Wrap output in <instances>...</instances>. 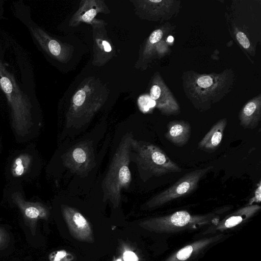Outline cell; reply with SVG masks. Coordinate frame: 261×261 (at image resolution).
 I'll return each mask as SVG.
<instances>
[{
	"mask_svg": "<svg viewBox=\"0 0 261 261\" xmlns=\"http://www.w3.org/2000/svg\"><path fill=\"white\" fill-rule=\"evenodd\" d=\"M138 101L140 110L143 112H146L155 106L154 101L148 95L140 96Z\"/></svg>",
	"mask_w": 261,
	"mask_h": 261,
	"instance_id": "obj_21",
	"label": "cell"
},
{
	"mask_svg": "<svg viewBox=\"0 0 261 261\" xmlns=\"http://www.w3.org/2000/svg\"><path fill=\"white\" fill-rule=\"evenodd\" d=\"M149 96L154 101L155 107L162 114L170 116L180 113L177 100L158 72L152 77Z\"/></svg>",
	"mask_w": 261,
	"mask_h": 261,
	"instance_id": "obj_6",
	"label": "cell"
},
{
	"mask_svg": "<svg viewBox=\"0 0 261 261\" xmlns=\"http://www.w3.org/2000/svg\"><path fill=\"white\" fill-rule=\"evenodd\" d=\"M193 249L192 246H187L177 252L176 257L178 260H185L190 256Z\"/></svg>",
	"mask_w": 261,
	"mask_h": 261,
	"instance_id": "obj_22",
	"label": "cell"
},
{
	"mask_svg": "<svg viewBox=\"0 0 261 261\" xmlns=\"http://www.w3.org/2000/svg\"><path fill=\"white\" fill-rule=\"evenodd\" d=\"M112 261H122L121 258L118 255L117 257H114Z\"/></svg>",
	"mask_w": 261,
	"mask_h": 261,
	"instance_id": "obj_26",
	"label": "cell"
},
{
	"mask_svg": "<svg viewBox=\"0 0 261 261\" xmlns=\"http://www.w3.org/2000/svg\"><path fill=\"white\" fill-rule=\"evenodd\" d=\"M133 139L131 133L122 137L101 183L103 201H109L114 208L120 205L121 192L128 189L132 181L129 166Z\"/></svg>",
	"mask_w": 261,
	"mask_h": 261,
	"instance_id": "obj_2",
	"label": "cell"
},
{
	"mask_svg": "<svg viewBox=\"0 0 261 261\" xmlns=\"http://www.w3.org/2000/svg\"><path fill=\"white\" fill-rule=\"evenodd\" d=\"M233 32L237 41L242 48L252 55V53L255 52L253 51V46L246 34L236 27L233 28Z\"/></svg>",
	"mask_w": 261,
	"mask_h": 261,
	"instance_id": "obj_18",
	"label": "cell"
},
{
	"mask_svg": "<svg viewBox=\"0 0 261 261\" xmlns=\"http://www.w3.org/2000/svg\"><path fill=\"white\" fill-rule=\"evenodd\" d=\"M181 79L187 98L195 109L205 111L232 90L235 75L232 69L202 74L191 70L184 72Z\"/></svg>",
	"mask_w": 261,
	"mask_h": 261,
	"instance_id": "obj_1",
	"label": "cell"
},
{
	"mask_svg": "<svg viewBox=\"0 0 261 261\" xmlns=\"http://www.w3.org/2000/svg\"><path fill=\"white\" fill-rule=\"evenodd\" d=\"M165 138L177 147L185 145L189 141L191 134L190 123L185 120L170 121L167 126Z\"/></svg>",
	"mask_w": 261,
	"mask_h": 261,
	"instance_id": "obj_12",
	"label": "cell"
},
{
	"mask_svg": "<svg viewBox=\"0 0 261 261\" xmlns=\"http://www.w3.org/2000/svg\"><path fill=\"white\" fill-rule=\"evenodd\" d=\"M88 8H86L85 5L83 7L84 8L79 9V12H77L76 14V20L78 21H83L89 22L93 20L94 17L96 16L100 10L99 7L97 6L96 4H93L92 5L88 4Z\"/></svg>",
	"mask_w": 261,
	"mask_h": 261,
	"instance_id": "obj_16",
	"label": "cell"
},
{
	"mask_svg": "<svg viewBox=\"0 0 261 261\" xmlns=\"http://www.w3.org/2000/svg\"><path fill=\"white\" fill-rule=\"evenodd\" d=\"M49 261H74L75 256L64 250L55 251L48 255Z\"/></svg>",
	"mask_w": 261,
	"mask_h": 261,
	"instance_id": "obj_19",
	"label": "cell"
},
{
	"mask_svg": "<svg viewBox=\"0 0 261 261\" xmlns=\"http://www.w3.org/2000/svg\"><path fill=\"white\" fill-rule=\"evenodd\" d=\"M14 202L20 210L32 234L35 236L37 221L40 219H48L49 216L48 208L40 203L27 202L18 197L14 198Z\"/></svg>",
	"mask_w": 261,
	"mask_h": 261,
	"instance_id": "obj_10",
	"label": "cell"
},
{
	"mask_svg": "<svg viewBox=\"0 0 261 261\" xmlns=\"http://www.w3.org/2000/svg\"><path fill=\"white\" fill-rule=\"evenodd\" d=\"M191 216L186 211H178L169 218L170 222L174 226L181 227L188 224L191 221Z\"/></svg>",
	"mask_w": 261,
	"mask_h": 261,
	"instance_id": "obj_17",
	"label": "cell"
},
{
	"mask_svg": "<svg viewBox=\"0 0 261 261\" xmlns=\"http://www.w3.org/2000/svg\"><path fill=\"white\" fill-rule=\"evenodd\" d=\"M119 255L122 261H140L135 248L128 243L120 241L119 245Z\"/></svg>",
	"mask_w": 261,
	"mask_h": 261,
	"instance_id": "obj_15",
	"label": "cell"
},
{
	"mask_svg": "<svg viewBox=\"0 0 261 261\" xmlns=\"http://www.w3.org/2000/svg\"><path fill=\"white\" fill-rule=\"evenodd\" d=\"M138 3L143 18L160 22L176 16L180 8V1L177 0L142 1Z\"/></svg>",
	"mask_w": 261,
	"mask_h": 261,
	"instance_id": "obj_7",
	"label": "cell"
},
{
	"mask_svg": "<svg viewBox=\"0 0 261 261\" xmlns=\"http://www.w3.org/2000/svg\"><path fill=\"white\" fill-rule=\"evenodd\" d=\"M240 124L245 129H254L261 119V94L248 100L239 114Z\"/></svg>",
	"mask_w": 261,
	"mask_h": 261,
	"instance_id": "obj_11",
	"label": "cell"
},
{
	"mask_svg": "<svg viewBox=\"0 0 261 261\" xmlns=\"http://www.w3.org/2000/svg\"><path fill=\"white\" fill-rule=\"evenodd\" d=\"M132 151L135 153V162L144 181L153 176L159 177L181 171V168L154 144L134 138Z\"/></svg>",
	"mask_w": 261,
	"mask_h": 261,
	"instance_id": "obj_3",
	"label": "cell"
},
{
	"mask_svg": "<svg viewBox=\"0 0 261 261\" xmlns=\"http://www.w3.org/2000/svg\"><path fill=\"white\" fill-rule=\"evenodd\" d=\"M213 168V166H210L187 173L173 185L146 201L142 207L155 208L190 194L197 188L200 180Z\"/></svg>",
	"mask_w": 261,
	"mask_h": 261,
	"instance_id": "obj_4",
	"label": "cell"
},
{
	"mask_svg": "<svg viewBox=\"0 0 261 261\" xmlns=\"http://www.w3.org/2000/svg\"><path fill=\"white\" fill-rule=\"evenodd\" d=\"M9 236L7 231L2 227H0V249L4 247L8 242Z\"/></svg>",
	"mask_w": 261,
	"mask_h": 261,
	"instance_id": "obj_23",
	"label": "cell"
},
{
	"mask_svg": "<svg viewBox=\"0 0 261 261\" xmlns=\"http://www.w3.org/2000/svg\"><path fill=\"white\" fill-rule=\"evenodd\" d=\"M63 217L72 237L86 243L94 242L93 230L88 220L76 209L66 205H61Z\"/></svg>",
	"mask_w": 261,
	"mask_h": 261,
	"instance_id": "obj_8",
	"label": "cell"
},
{
	"mask_svg": "<svg viewBox=\"0 0 261 261\" xmlns=\"http://www.w3.org/2000/svg\"><path fill=\"white\" fill-rule=\"evenodd\" d=\"M174 29V26L166 22L151 33L143 51V57L147 61L153 58H162L170 54L171 50L168 39Z\"/></svg>",
	"mask_w": 261,
	"mask_h": 261,
	"instance_id": "obj_9",
	"label": "cell"
},
{
	"mask_svg": "<svg viewBox=\"0 0 261 261\" xmlns=\"http://www.w3.org/2000/svg\"><path fill=\"white\" fill-rule=\"evenodd\" d=\"M227 122L226 118L218 121L198 143V148L208 152L216 150L221 142Z\"/></svg>",
	"mask_w": 261,
	"mask_h": 261,
	"instance_id": "obj_13",
	"label": "cell"
},
{
	"mask_svg": "<svg viewBox=\"0 0 261 261\" xmlns=\"http://www.w3.org/2000/svg\"><path fill=\"white\" fill-rule=\"evenodd\" d=\"M260 194H261V185L260 182H259L258 186L256 188L255 193H254V197L253 199V201H255V202H260Z\"/></svg>",
	"mask_w": 261,
	"mask_h": 261,
	"instance_id": "obj_24",
	"label": "cell"
},
{
	"mask_svg": "<svg viewBox=\"0 0 261 261\" xmlns=\"http://www.w3.org/2000/svg\"><path fill=\"white\" fill-rule=\"evenodd\" d=\"M63 164L71 172L86 176L96 165L92 142L81 141L74 145L61 156Z\"/></svg>",
	"mask_w": 261,
	"mask_h": 261,
	"instance_id": "obj_5",
	"label": "cell"
},
{
	"mask_svg": "<svg viewBox=\"0 0 261 261\" xmlns=\"http://www.w3.org/2000/svg\"><path fill=\"white\" fill-rule=\"evenodd\" d=\"M102 44L105 51L110 52L112 50L111 46L108 41L106 40L102 41Z\"/></svg>",
	"mask_w": 261,
	"mask_h": 261,
	"instance_id": "obj_25",
	"label": "cell"
},
{
	"mask_svg": "<svg viewBox=\"0 0 261 261\" xmlns=\"http://www.w3.org/2000/svg\"><path fill=\"white\" fill-rule=\"evenodd\" d=\"M47 47L49 51L56 57H61L64 53L63 46L55 40L49 39L47 42Z\"/></svg>",
	"mask_w": 261,
	"mask_h": 261,
	"instance_id": "obj_20",
	"label": "cell"
},
{
	"mask_svg": "<svg viewBox=\"0 0 261 261\" xmlns=\"http://www.w3.org/2000/svg\"><path fill=\"white\" fill-rule=\"evenodd\" d=\"M32 159V156L28 153H22L15 158L11 167L12 175L16 177L24 175L29 171Z\"/></svg>",
	"mask_w": 261,
	"mask_h": 261,
	"instance_id": "obj_14",
	"label": "cell"
}]
</instances>
